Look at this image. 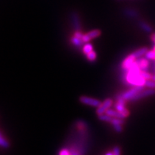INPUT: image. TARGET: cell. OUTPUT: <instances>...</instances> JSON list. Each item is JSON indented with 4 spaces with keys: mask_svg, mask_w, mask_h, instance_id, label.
Wrapping results in <instances>:
<instances>
[{
    "mask_svg": "<svg viewBox=\"0 0 155 155\" xmlns=\"http://www.w3.org/2000/svg\"><path fill=\"white\" fill-rule=\"evenodd\" d=\"M124 79L127 83L132 86H145L146 79L141 75V70L135 61L130 68L125 71Z\"/></svg>",
    "mask_w": 155,
    "mask_h": 155,
    "instance_id": "obj_1",
    "label": "cell"
},
{
    "mask_svg": "<svg viewBox=\"0 0 155 155\" xmlns=\"http://www.w3.org/2000/svg\"><path fill=\"white\" fill-rule=\"evenodd\" d=\"M116 99H117V102L115 104V108L116 111L121 112V113L125 114L127 116H129V112L127 110V108H126V101H127L122 98L121 94L118 95L116 96Z\"/></svg>",
    "mask_w": 155,
    "mask_h": 155,
    "instance_id": "obj_2",
    "label": "cell"
},
{
    "mask_svg": "<svg viewBox=\"0 0 155 155\" xmlns=\"http://www.w3.org/2000/svg\"><path fill=\"white\" fill-rule=\"evenodd\" d=\"M143 89H144V86H134L130 90L121 94V96L126 101H131L134 97Z\"/></svg>",
    "mask_w": 155,
    "mask_h": 155,
    "instance_id": "obj_3",
    "label": "cell"
},
{
    "mask_svg": "<svg viewBox=\"0 0 155 155\" xmlns=\"http://www.w3.org/2000/svg\"><path fill=\"white\" fill-rule=\"evenodd\" d=\"M80 101L85 105H88L91 106H94V107H98L102 102H101L99 100L95 99V98H90L88 96H81L80 97Z\"/></svg>",
    "mask_w": 155,
    "mask_h": 155,
    "instance_id": "obj_4",
    "label": "cell"
},
{
    "mask_svg": "<svg viewBox=\"0 0 155 155\" xmlns=\"http://www.w3.org/2000/svg\"><path fill=\"white\" fill-rule=\"evenodd\" d=\"M112 104H113V101H112L111 98H107V99H106L104 102L101 103V104L98 107H97L98 108L96 110L97 115L99 116L101 115V114H105L106 110L111 107Z\"/></svg>",
    "mask_w": 155,
    "mask_h": 155,
    "instance_id": "obj_5",
    "label": "cell"
},
{
    "mask_svg": "<svg viewBox=\"0 0 155 155\" xmlns=\"http://www.w3.org/2000/svg\"><path fill=\"white\" fill-rule=\"evenodd\" d=\"M137 58L135 57V55H134V53L130 54L129 55H128L127 58L124 60L123 63L121 64V68L124 71H127L130 68L131 65H133V63L136 61Z\"/></svg>",
    "mask_w": 155,
    "mask_h": 155,
    "instance_id": "obj_6",
    "label": "cell"
},
{
    "mask_svg": "<svg viewBox=\"0 0 155 155\" xmlns=\"http://www.w3.org/2000/svg\"><path fill=\"white\" fill-rule=\"evenodd\" d=\"M154 94H155L154 89L150 88L148 89V90H144V89H143L142 91H141L140 92L138 93V94L134 97L132 99H131V101H136L140 100L141 98H144V97L152 96V95H154Z\"/></svg>",
    "mask_w": 155,
    "mask_h": 155,
    "instance_id": "obj_7",
    "label": "cell"
},
{
    "mask_svg": "<svg viewBox=\"0 0 155 155\" xmlns=\"http://www.w3.org/2000/svg\"><path fill=\"white\" fill-rule=\"evenodd\" d=\"M137 64L139 65V68L141 71H147L150 67V63H149L148 59L144 58H139L138 59L136 60Z\"/></svg>",
    "mask_w": 155,
    "mask_h": 155,
    "instance_id": "obj_8",
    "label": "cell"
},
{
    "mask_svg": "<svg viewBox=\"0 0 155 155\" xmlns=\"http://www.w3.org/2000/svg\"><path fill=\"white\" fill-rule=\"evenodd\" d=\"M106 114H108V116H111L112 118H120V119H125V118L127 117L125 114L121 113V112L115 111V110H113V109H109V108H108V109L106 110Z\"/></svg>",
    "mask_w": 155,
    "mask_h": 155,
    "instance_id": "obj_9",
    "label": "cell"
},
{
    "mask_svg": "<svg viewBox=\"0 0 155 155\" xmlns=\"http://www.w3.org/2000/svg\"><path fill=\"white\" fill-rule=\"evenodd\" d=\"M72 21L75 30H80V28H81L80 18H79V16L78 15V14H76L75 12L73 13L72 14Z\"/></svg>",
    "mask_w": 155,
    "mask_h": 155,
    "instance_id": "obj_10",
    "label": "cell"
},
{
    "mask_svg": "<svg viewBox=\"0 0 155 155\" xmlns=\"http://www.w3.org/2000/svg\"><path fill=\"white\" fill-rule=\"evenodd\" d=\"M147 51H148V50H147V48H140V49L136 50L134 53V55H135V57L137 58H139L145 55V54H146Z\"/></svg>",
    "mask_w": 155,
    "mask_h": 155,
    "instance_id": "obj_11",
    "label": "cell"
},
{
    "mask_svg": "<svg viewBox=\"0 0 155 155\" xmlns=\"http://www.w3.org/2000/svg\"><path fill=\"white\" fill-rule=\"evenodd\" d=\"M9 146H10V144H9V141L5 139V137L0 133V147H2V148L7 149L9 148Z\"/></svg>",
    "mask_w": 155,
    "mask_h": 155,
    "instance_id": "obj_12",
    "label": "cell"
},
{
    "mask_svg": "<svg viewBox=\"0 0 155 155\" xmlns=\"http://www.w3.org/2000/svg\"><path fill=\"white\" fill-rule=\"evenodd\" d=\"M139 25H140L141 28L143 30H144L145 32H152V27H151L149 24H147V22H143V21H141V22H139Z\"/></svg>",
    "mask_w": 155,
    "mask_h": 155,
    "instance_id": "obj_13",
    "label": "cell"
},
{
    "mask_svg": "<svg viewBox=\"0 0 155 155\" xmlns=\"http://www.w3.org/2000/svg\"><path fill=\"white\" fill-rule=\"evenodd\" d=\"M87 35L89 37V38H90L91 40H92V39L96 38L101 35V31L98 30H92L91 31V32H88V33H87Z\"/></svg>",
    "mask_w": 155,
    "mask_h": 155,
    "instance_id": "obj_14",
    "label": "cell"
},
{
    "mask_svg": "<svg viewBox=\"0 0 155 155\" xmlns=\"http://www.w3.org/2000/svg\"><path fill=\"white\" fill-rule=\"evenodd\" d=\"M71 41L75 46H77V47H80V46L82 45L83 43H84L81 38H78L75 36H73V38H71Z\"/></svg>",
    "mask_w": 155,
    "mask_h": 155,
    "instance_id": "obj_15",
    "label": "cell"
},
{
    "mask_svg": "<svg viewBox=\"0 0 155 155\" xmlns=\"http://www.w3.org/2000/svg\"><path fill=\"white\" fill-rule=\"evenodd\" d=\"M124 12L126 15H127V16L129 17H137L139 15L138 12H137V11L134 10V9H127Z\"/></svg>",
    "mask_w": 155,
    "mask_h": 155,
    "instance_id": "obj_16",
    "label": "cell"
},
{
    "mask_svg": "<svg viewBox=\"0 0 155 155\" xmlns=\"http://www.w3.org/2000/svg\"><path fill=\"white\" fill-rule=\"evenodd\" d=\"M98 119H99L101 121H106V122H110V123H111V120H112V119H113V118H112L111 116H108V114H106L105 113L104 114H101V115L98 116Z\"/></svg>",
    "mask_w": 155,
    "mask_h": 155,
    "instance_id": "obj_17",
    "label": "cell"
},
{
    "mask_svg": "<svg viewBox=\"0 0 155 155\" xmlns=\"http://www.w3.org/2000/svg\"><path fill=\"white\" fill-rule=\"evenodd\" d=\"M145 58L148 60H152L155 61V51L154 50H148L145 54Z\"/></svg>",
    "mask_w": 155,
    "mask_h": 155,
    "instance_id": "obj_18",
    "label": "cell"
},
{
    "mask_svg": "<svg viewBox=\"0 0 155 155\" xmlns=\"http://www.w3.org/2000/svg\"><path fill=\"white\" fill-rule=\"evenodd\" d=\"M92 50H93V45L90 43H86L83 48V53H84V54H86V55L88 54L90 52H91Z\"/></svg>",
    "mask_w": 155,
    "mask_h": 155,
    "instance_id": "obj_19",
    "label": "cell"
},
{
    "mask_svg": "<svg viewBox=\"0 0 155 155\" xmlns=\"http://www.w3.org/2000/svg\"><path fill=\"white\" fill-rule=\"evenodd\" d=\"M86 55H87V59H88L89 61L94 62L96 60L97 55H96V52H94V50H92L91 52H90L88 54H87Z\"/></svg>",
    "mask_w": 155,
    "mask_h": 155,
    "instance_id": "obj_20",
    "label": "cell"
},
{
    "mask_svg": "<svg viewBox=\"0 0 155 155\" xmlns=\"http://www.w3.org/2000/svg\"><path fill=\"white\" fill-rule=\"evenodd\" d=\"M111 124L112 125H123L124 124V121L123 119H120V118H113L111 121Z\"/></svg>",
    "mask_w": 155,
    "mask_h": 155,
    "instance_id": "obj_21",
    "label": "cell"
},
{
    "mask_svg": "<svg viewBox=\"0 0 155 155\" xmlns=\"http://www.w3.org/2000/svg\"><path fill=\"white\" fill-rule=\"evenodd\" d=\"M145 86L149 88L154 89L155 88V81H153L152 79H149V80L146 81L145 83Z\"/></svg>",
    "mask_w": 155,
    "mask_h": 155,
    "instance_id": "obj_22",
    "label": "cell"
},
{
    "mask_svg": "<svg viewBox=\"0 0 155 155\" xmlns=\"http://www.w3.org/2000/svg\"><path fill=\"white\" fill-rule=\"evenodd\" d=\"M141 75H142V76L146 80H149V79H152V75L150 74V73H149L147 71H141Z\"/></svg>",
    "mask_w": 155,
    "mask_h": 155,
    "instance_id": "obj_23",
    "label": "cell"
},
{
    "mask_svg": "<svg viewBox=\"0 0 155 155\" xmlns=\"http://www.w3.org/2000/svg\"><path fill=\"white\" fill-rule=\"evenodd\" d=\"M113 154L114 155H121V149H120L119 146H116L115 147H114Z\"/></svg>",
    "mask_w": 155,
    "mask_h": 155,
    "instance_id": "obj_24",
    "label": "cell"
},
{
    "mask_svg": "<svg viewBox=\"0 0 155 155\" xmlns=\"http://www.w3.org/2000/svg\"><path fill=\"white\" fill-rule=\"evenodd\" d=\"M114 130H115L116 132L120 133L121 132L122 130H123V127H122V125L117 124V125H113Z\"/></svg>",
    "mask_w": 155,
    "mask_h": 155,
    "instance_id": "obj_25",
    "label": "cell"
},
{
    "mask_svg": "<svg viewBox=\"0 0 155 155\" xmlns=\"http://www.w3.org/2000/svg\"><path fill=\"white\" fill-rule=\"evenodd\" d=\"M59 155H71V152L68 149H63L59 153Z\"/></svg>",
    "mask_w": 155,
    "mask_h": 155,
    "instance_id": "obj_26",
    "label": "cell"
},
{
    "mask_svg": "<svg viewBox=\"0 0 155 155\" xmlns=\"http://www.w3.org/2000/svg\"><path fill=\"white\" fill-rule=\"evenodd\" d=\"M83 35V34L82 33V32H81L80 30H77L76 32H75V33H74V36H75V37H77V38H81V39L82 38Z\"/></svg>",
    "mask_w": 155,
    "mask_h": 155,
    "instance_id": "obj_27",
    "label": "cell"
},
{
    "mask_svg": "<svg viewBox=\"0 0 155 155\" xmlns=\"http://www.w3.org/2000/svg\"><path fill=\"white\" fill-rule=\"evenodd\" d=\"M151 40L155 43V34L152 35V36H151Z\"/></svg>",
    "mask_w": 155,
    "mask_h": 155,
    "instance_id": "obj_28",
    "label": "cell"
},
{
    "mask_svg": "<svg viewBox=\"0 0 155 155\" xmlns=\"http://www.w3.org/2000/svg\"><path fill=\"white\" fill-rule=\"evenodd\" d=\"M105 155H114V154H113V152H108V153H106Z\"/></svg>",
    "mask_w": 155,
    "mask_h": 155,
    "instance_id": "obj_29",
    "label": "cell"
},
{
    "mask_svg": "<svg viewBox=\"0 0 155 155\" xmlns=\"http://www.w3.org/2000/svg\"><path fill=\"white\" fill-rule=\"evenodd\" d=\"M152 79L153 81H155V75H152Z\"/></svg>",
    "mask_w": 155,
    "mask_h": 155,
    "instance_id": "obj_30",
    "label": "cell"
},
{
    "mask_svg": "<svg viewBox=\"0 0 155 155\" xmlns=\"http://www.w3.org/2000/svg\"><path fill=\"white\" fill-rule=\"evenodd\" d=\"M153 50H154V51H155V45H154V49Z\"/></svg>",
    "mask_w": 155,
    "mask_h": 155,
    "instance_id": "obj_31",
    "label": "cell"
},
{
    "mask_svg": "<svg viewBox=\"0 0 155 155\" xmlns=\"http://www.w3.org/2000/svg\"></svg>",
    "mask_w": 155,
    "mask_h": 155,
    "instance_id": "obj_32",
    "label": "cell"
}]
</instances>
